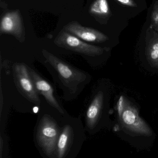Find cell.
I'll return each mask as SVG.
<instances>
[{
    "label": "cell",
    "instance_id": "9",
    "mask_svg": "<svg viewBox=\"0 0 158 158\" xmlns=\"http://www.w3.org/2000/svg\"><path fill=\"white\" fill-rule=\"evenodd\" d=\"M120 118L124 127L132 132L148 136L152 135L151 129L139 117L137 110L126 101L123 111Z\"/></svg>",
    "mask_w": 158,
    "mask_h": 158
},
{
    "label": "cell",
    "instance_id": "4",
    "mask_svg": "<svg viewBox=\"0 0 158 158\" xmlns=\"http://www.w3.org/2000/svg\"><path fill=\"white\" fill-rule=\"evenodd\" d=\"M54 43L60 48L91 58L102 55L107 49L88 44L63 29L55 38Z\"/></svg>",
    "mask_w": 158,
    "mask_h": 158
},
{
    "label": "cell",
    "instance_id": "8",
    "mask_svg": "<svg viewBox=\"0 0 158 158\" xmlns=\"http://www.w3.org/2000/svg\"><path fill=\"white\" fill-rule=\"evenodd\" d=\"M0 34L11 35L19 42H24L26 32L19 10L9 11L2 15L0 23Z\"/></svg>",
    "mask_w": 158,
    "mask_h": 158
},
{
    "label": "cell",
    "instance_id": "11",
    "mask_svg": "<svg viewBox=\"0 0 158 158\" xmlns=\"http://www.w3.org/2000/svg\"><path fill=\"white\" fill-rule=\"evenodd\" d=\"M107 0H95L89 7V14L95 17H106L110 14Z\"/></svg>",
    "mask_w": 158,
    "mask_h": 158
},
{
    "label": "cell",
    "instance_id": "1",
    "mask_svg": "<svg viewBox=\"0 0 158 158\" xmlns=\"http://www.w3.org/2000/svg\"><path fill=\"white\" fill-rule=\"evenodd\" d=\"M42 53L46 60L48 71L62 90L64 99L69 102L77 98L90 82V75L46 50H42Z\"/></svg>",
    "mask_w": 158,
    "mask_h": 158
},
{
    "label": "cell",
    "instance_id": "12",
    "mask_svg": "<svg viewBox=\"0 0 158 158\" xmlns=\"http://www.w3.org/2000/svg\"><path fill=\"white\" fill-rule=\"evenodd\" d=\"M147 56L150 63L158 67V37L151 41L147 48Z\"/></svg>",
    "mask_w": 158,
    "mask_h": 158
},
{
    "label": "cell",
    "instance_id": "3",
    "mask_svg": "<svg viewBox=\"0 0 158 158\" xmlns=\"http://www.w3.org/2000/svg\"><path fill=\"white\" fill-rule=\"evenodd\" d=\"M85 126L80 117L64 116L55 158H75L86 139Z\"/></svg>",
    "mask_w": 158,
    "mask_h": 158
},
{
    "label": "cell",
    "instance_id": "7",
    "mask_svg": "<svg viewBox=\"0 0 158 158\" xmlns=\"http://www.w3.org/2000/svg\"><path fill=\"white\" fill-rule=\"evenodd\" d=\"M28 68L36 89L40 95H41L50 105L56 109L62 115H68L69 114L63 106L52 85L28 65Z\"/></svg>",
    "mask_w": 158,
    "mask_h": 158
},
{
    "label": "cell",
    "instance_id": "10",
    "mask_svg": "<svg viewBox=\"0 0 158 158\" xmlns=\"http://www.w3.org/2000/svg\"><path fill=\"white\" fill-rule=\"evenodd\" d=\"M66 32L86 42L102 43L109 40V37L100 31L83 26L77 21H72L63 27Z\"/></svg>",
    "mask_w": 158,
    "mask_h": 158
},
{
    "label": "cell",
    "instance_id": "2",
    "mask_svg": "<svg viewBox=\"0 0 158 158\" xmlns=\"http://www.w3.org/2000/svg\"><path fill=\"white\" fill-rule=\"evenodd\" d=\"M34 131V140L40 155L55 158L56 147L62 126L63 115L52 107L44 98Z\"/></svg>",
    "mask_w": 158,
    "mask_h": 158
},
{
    "label": "cell",
    "instance_id": "5",
    "mask_svg": "<svg viewBox=\"0 0 158 158\" xmlns=\"http://www.w3.org/2000/svg\"><path fill=\"white\" fill-rule=\"evenodd\" d=\"M12 70L15 82L19 92L29 102L40 107L41 99L29 74L28 65L23 63H15Z\"/></svg>",
    "mask_w": 158,
    "mask_h": 158
},
{
    "label": "cell",
    "instance_id": "6",
    "mask_svg": "<svg viewBox=\"0 0 158 158\" xmlns=\"http://www.w3.org/2000/svg\"><path fill=\"white\" fill-rule=\"evenodd\" d=\"M105 95L103 90L98 89L93 93L85 113L86 132L92 135L97 132L100 125L104 111Z\"/></svg>",
    "mask_w": 158,
    "mask_h": 158
},
{
    "label": "cell",
    "instance_id": "13",
    "mask_svg": "<svg viewBox=\"0 0 158 158\" xmlns=\"http://www.w3.org/2000/svg\"><path fill=\"white\" fill-rule=\"evenodd\" d=\"M125 105V100L123 96H121L117 103V111L119 117H121L124 109Z\"/></svg>",
    "mask_w": 158,
    "mask_h": 158
},
{
    "label": "cell",
    "instance_id": "14",
    "mask_svg": "<svg viewBox=\"0 0 158 158\" xmlns=\"http://www.w3.org/2000/svg\"><path fill=\"white\" fill-rule=\"evenodd\" d=\"M152 22L157 27L158 31V6H156L153 9L152 15Z\"/></svg>",
    "mask_w": 158,
    "mask_h": 158
},
{
    "label": "cell",
    "instance_id": "15",
    "mask_svg": "<svg viewBox=\"0 0 158 158\" xmlns=\"http://www.w3.org/2000/svg\"><path fill=\"white\" fill-rule=\"evenodd\" d=\"M117 2L123 5H126L132 7H136V3H135L133 0H116Z\"/></svg>",
    "mask_w": 158,
    "mask_h": 158
}]
</instances>
